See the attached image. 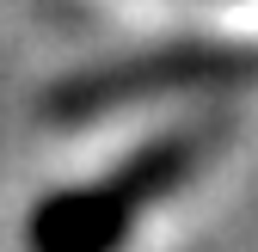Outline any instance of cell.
<instances>
[{
	"label": "cell",
	"mask_w": 258,
	"mask_h": 252,
	"mask_svg": "<svg viewBox=\"0 0 258 252\" xmlns=\"http://www.w3.org/2000/svg\"><path fill=\"white\" fill-rule=\"evenodd\" d=\"M228 142V117H203V123H178V130H160L148 136L142 148H129L123 160H117V191L136 203L142 215L154 203H166L172 191H184L190 178L203 172V160Z\"/></svg>",
	"instance_id": "3957f363"
},
{
	"label": "cell",
	"mask_w": 258,
	"mask_h": 252,
	"mask_svg": "<svg viewBox=\"0 0 258 252\" xmlns=\"http://www.w3.org/2000/svg\"><path fill=\"white\" fill-rule=\"evenodd\" d=\"M136 222L142 209L117 191V178L55 184L25 209V252H123Z\"/></svg>",
	"instance_id": "7a4b0ae2"
},
{
	"label": "cell",
	"mask_w": 258,
	"mask_h": 252,
	"mask_svg": "<svg viewBox=\"0 0 258 252\" xmlns=\"http://www.w3.org/2000/svg\"><path fill=\"white\" fill-rule=\"evenodd\" d=\"M258 86V43H234V37H166L148 49H129L111 61L74 68L43 86V123L55 130H80L92 117H111L148 99H190V92H240Z\"/></svg>",
	"instance_id": "6da1fadb"
}]
</instances>
